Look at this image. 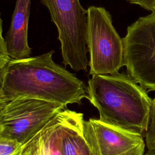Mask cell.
<instances>
[{
    "label": "cell",
    "mask_w": 155,
    "mask_h": 155,
    "mask_svg": "<svg viewBox=\"0 0 155 155\" xmlns=\"http://www.w3.org/2000/svg\"><path fill=\"white\" fill-rule=\"evenodd\" d=\"M54 51L21 59H10L2 93L8 100L28 97L61 104H81L88 99L82 81L55 63Z\"/></svg>",
    "instance_id": "6da1fadb"
},
{
    "label": "cell",
    "mask_w": 155,
    "mask_h": 155,
    "mask_svg": "<svg viewBox=\"0 0 155 155\" xmlns=\"http://www.w3.org/2000/svg\"><path fill=\"white\" fill-rule=\"evenodd\" d=\"M88 99L105 124L142 135L147 130L152 99L128 74L94 75L87 87Z\"/></svg>",
    "instance_id": "7a4b0ae2"
},
{
    "label": "cell",
    "mask_w": 155,
    "mask_h": 155,
    "mask_svg": "<svg viewBox=\"0 0 155 155\" xmlns=\"http://www.w3.org/2000/svg\"><path fill=\"white\" fill-rule=\"evenodd\" d=\"M48 10L61 43L62 63L73 70L86 71L87 10L79 0H41Z\"/></svg>",
    "instance_id": "3957f363"
},
{
    "label": "cell",
    "mask_w": 155,
    "mask_h": 155,
    "mask_svg": "<svg viewBox=\"0 0 155 155\" xmlns=\"http://www.w3.org/2000/svg\"><path fill=\"white\" fill-rule=\"evenodd\" d=\"M87 45L90 74H112L124 65V45L115 30L110 13L104 7L87 9Z\"/></svg>",
    "instance_id": "277c9868"
},
{
    "label": "cell",
    "mask_w": 155,
    "mask_h": 155,
    "mask_svg": "<svg viewBox=\"0 0 155 155\" xmlns=\"http://www.w3.org/2000/svg\"><path fill=\"white\" fill-rule=\"evenodd\" d=\"M123 38L127 74L147 92L155 91V13L140 17Z\"/></svg>",
    "instance_id": "5b68a950"
},
{
    "label": "cell",
    "mask_w": 155,
    "mask_h": 155,
    "mask_svg": "<svg viewBox=\"0 0 155 155\" xmlns=\"http://www.w3.org/2000/svg\"><path fill=\"white\" fill-rule=\"evenodd\" d=\"M66 107L33 98L8 101L0 113V133L22 145Z\"/></svg>",
    "instance_id": "8992f818"
},
{
    "label": "cell",
    "mask_w": 155,
    "mask_h": 155,
    "mask_svg": "<svg viewBox=\"0 0 155 155\" xmlns=\"http://www.w3.org/2000/svg\"><path fill=\"white\" fill-rule=\"evenodd\" d=\"M83 131L93 155H143L145 141L134 133L90 118L84 120Z\"/></svg>",
    "instance_id": "52a82bcc"
},
{
    "label": "cell",
    "mask_w": 155,
    "mask_h": 155,
    "mask_svg": "<svg viewBox=\"0 0 155 155\" xmlns=\"http://www.w3.org/2000/svg\"><path fill=\"white\" fill-rule=\"evenodd\" d=\"M31 0H16L8 31L4 38L5 48L10 59L30 56L28 44V27Z\"/></svg>",
    "instance_id": "ba28073f"
},
{
    "label": "cell",
    "mask_w": 155,
    "mask_h": 155,
    "mask_svg": "<svg viewBox=\"0 0 155 155\" xmlns=\"http://www.w3.org/2000/svg\"><path fill=\"white\" fill-rule=\"evenodd\" d=\"M63 112L60 140L61 155H93L84 135L83 114L67 108Z\"/></svg>",
    "instance_id": "9c48e42d"
},
{
    "label": "cell",
    "mask_w": 155,
    "mask_h": 155,
    "mask_svg": "<svg viewBox=\"0 0 155 155\" xmlns=\"http://www.w3.org/2000/svg\"><path fill=\"white\" fill-rule=\"evenodd\" d=\"M63 110L24 144L17 155H61L60 140Z\"/></svg>",
    "instance_id": "30bf717a"
},
{
    "label": "cell",
    "mask_w": 155,
    "mask_h": 155,
    "mask_svg": "<svg viewBox=\"0 0 155 155\" xmlns=\"http://www.w3.org/2000/svg\"><path fill=\"white\" fill-rule=\"evenodd\" d=\"M22 145L0 133V155H17Z\"/></svg>",
    "instance_id": "8fae6325"
},
{
    "label": "cell",
    "mask_w": 155,
    "mask_h": 155,
    "mask_svg": "<svg viewBox=\"0 0 155 155\" xmlns=\"http://www.w3.org/2000/svg\"><path fill=\"white\" fill-rule=\"evenodd\" d=\"M145 135L148 150H155V98L152 99L149 125Z\"/></svg>",
    "instance_id": "7c38bea8"
},
{
    "label": "cell",
    "mask_w": 155,
    "mask_h": 155,
    "mask_svg": "<svg viewBox=\"0 0 155 155\" xmlns=\"http://www.w3.org/2000/svg\"><path fill=\"white\" fill-rule=\"evenodd\" d=\"M131 4H134L140 5L141 7L153 12L154 7L155 5V0H127Z\"/></svg>",
    "instance_id": "4fadbf2b"
},
{
    "label": "cell",
    "mask_w": 155,
    "mask_h": 155,
    "mask_svg": "<svg viewBox=\"0 0 155 155\" xmlns=\"http://www.w3.org/2000/svg\"><path fill=\"white\" fill-rule=\"evenodd\" d=\"M0 58H10L7 53L4 38L2 36V20L0 13Z\"/></svg>",
    "instance_id": "5bb4252c"
},
{
    "label": "cell",
    "mask_w": 155,
    "mask_h": 155,
    "mask_svg": "<svg viewBox=\"0 0 155 155\" xmlns=\"http://www.w3.org/2000/svg\"><path fill=\"white\" fill-rule=\"evenodd\" d=\"M10 59V58H0V92H2L4 73Z\"/></svg>",
    "instance_id": "9a60e30c"
},
{
    "label": "cell",
    "mask_w": 155,
    "mask_h": 155,
    "mask_svg": "<svg viewBox=\"0 0 155 155\" xmlns=\"http://www.w3.org/2000/svg\"><path fill=\"white\" fill-rule=\"evenodd\" d=\"M8 101H9L4 96L2 93L0 92V113L1 112L3 107Z\"/></svg>",
    "instance_id": "2e32d148"
},
{
    "label": "cell",
    "mask_w": 155,
    "mask_h": 155,
    "mask_svg": "<svg viewBox=\"0 0 155 155\" xmlns=\"http://www.w3.org/2000/svg\"><path fill=\"white\" fill-rule=\"evenodd\" d=\"M143 155H155V150H148Z\"/></svg>",
    "instance_id": "e0dca14e"
},
{
    "label": "cell",
    "mask_w": 155,
    "mask_h": 155,
    "mask_svg": "<svg viewBox=\"0 0 155 155\" xmlns=\"http://www.w3.org/2000/svg\"><path fill=\"white\" fill-rule=\"evenodd\" d=\"M153 12H154L155 13V5H154V10H153Z\"/></svg>",
    "instance_id": "ac0fdd59"
}]
</instances>
